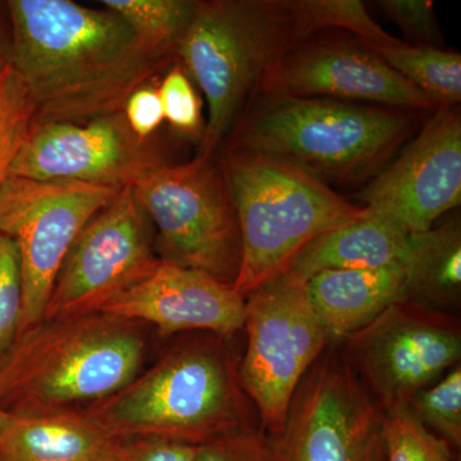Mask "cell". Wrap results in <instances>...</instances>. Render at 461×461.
Here are the masks:
<instances>
[{
  "instance_id": "cell-1",
  "label": "cell",
  "mask_w": 461,
  "mask_h": 461,
  "mask_svg": "<svg viewBox=\"0 0 461 461\" xmlns=\"http://www.w3.org/2000/svg\"><path fill=\"white\" fill-rule=\"evenodd\" d=\"M9 63L32 95L36 124L84 123L123 111L171 65L107 8L72 0H9Z\"/></svg>"
},
{
  "instance_id": "cell-2",
  "label": "cell",
  "mask_w": 461,
  "mask_h": 461,
  "mask_svg": "<svg viewBox=\"0 0 461 461\" xmlns=\"http://www.w3.org/2000/svg\"><path fill=\"white\" fill-rule=\"evenodd\" d=\"M230 338L208 333L173 348L140 377L85 411L114 439L156 438L200 446L260 429L240 384Z\"/></svg>"
},
{
  "instance_id": "cell-3",
  "label": "cell",
  "mask_w": 461,
  "mask_h": 461,
  "mask_svg": "<svg viewBox=\"0 0 461 461\" xmlns=\"http://www.w3.org/2000/svg\"><path fill=\"white\" fill-rule=\"evenodd\" d=\"M424 113L330 99L259 96L222 150L286 160L330 186L364 184L420 131Z\"/></svg>"
},
{
  "instance_id": "cell-4",
  "label": "cell",
  "mask_w": 461,
  "mask_h": 461,
  "mask_svg": "<svg viewBox=\"0 0 461 461\" xmlns=\"http://www.w3.org/2000/svg\"><path fill=\"white\" fill-rule=\"evenodd\" d=\"M144 354L131 321L102 313L42 320L0 357V408L41 414L99 402L138 377Z\"/></svg>"
},
{
  "instance_id": "cell-5",
  "label": "cell",
  "mask_w": 461,
  "mask_h": 461,
  "mask_svg": "<svg viewBox=\"0 0 461 461\" xmlns=\"http://www.w3.org/2000/svg\"><path fill=\"white\" fill-rule=\"evenodd\" d=\"M220 156L241 232L232 286L242 297L290 271L314 240L366 214L363 205L286 160L238 149Z\"/></svg>"
},
{
  "instance_id": "cell-6",
  "label": "cell",
  "mask_w": 461,
  "mask_h": 461,
  "mask_svg": "<svg viewBox=\"0 0 461 461\" xmlns=\"http://www.w3.org/2000/svg\"><path fill=\"white\" fill-rule=\"evenodd\" d=\"M300 41L290 0L196 2L176 63L208 104L199 154L221 153L256 102L264 76Z\"/></svg>"
},
{
  "instance_id": "cell-7",
  "label": "cell",
  "mask_w": 461,
  "mask_h": 461,
  "mask_svg": "<svg viewBox=\"0 0 461 461\" xmlns=\"http://www.w3.org/2000/svg\"><path fill=\"white\" fill-rule=\"evenodd\" d=\"M142 212L156 227L165 262L233 285L241 266V232L220 154L162 166L132 185Z\"/></svg>"
},
{
  "instance_id": "cell-8",
  "label": "cell",
  "mask_w": 461,
  "mask_h": 461,
  "mask_svg": "<svg viewBox=\"0 0 461 461\" xmlns=\"http://www.w3.org/2000/svg\"><path fill=\"white\" fill-rule=\"evenodd\" d=\"M244 330L240 384L264 435L275 436L305 373L333 341L309 299L308 278L294 269L245 297Z\"/></svg>"
},
{
  "instance_id": "cell-9",
  "label": "cell",
  "mask_w": 461,
  "mask_h": 461,
  "mask_svg": "<svg viewBox=\"0 0 461 461\" xmlns=\"http://www.w3.org/2000/svg\"><path fill=\"white\" fill-rule=\"evenodd\" d=\"M386 414L333 342L297 386L271 461H386Z\"/></svg>"
},
{
  "instance_id": "cell-10",
  "label": "cell",
  "mask_w": 461,
  "mask_h": 461,
  "mask_svg": "<svg viewBox=\"0 0 461 461\" xmlns=\"http://www.w3.org/2000/svg\"><path fill=\"white\" fill-rule=\"evenodd\" d=\"M336 345L381 411L393 415L408 411L418 393L460 364L461 321L396 302Z\"/></svg>"
},
{
  "instance_id": "cell-11",
  "label": "cell",
  "mask_w": 461,
  "mask_h": 461,
  "mask_svg": "<svg viewBox=\"0 0 461 461\" xmlns=\"http://www.w3.org/2000/svg\"><path fill=\"white\" fill-rule=\"evenodd\" d=\"M121 190L16 176L0 186V230L16 244L23 277L18 333L44 320L54 281L76 238Z\"/></svg>"
},
{
  "instance_id": "cell-12",
  "label": "cell",
  "mask_w": 461,
  "mask_h": 461,
  "mask_svg": "<svg viewBox=\"0 0 461 461\" xmlns=\"http://www.w3.org/2000/svg\"><path fill=\"white\" fill-rule=\"evenodd\" d=\"M151 224L123 187L78 233L60 266L44 320L96 314L159 264Z\"/></svg>"
},
{
  "instance_id": "cell-13",
  "label": "cell",
  "mask_w": 461,
  "mask_h": 461,
  "mask_svg": "<svg viewBox=\"0 0 461 461\" xmlns=\"http://www.w3.org/2000/svg\"><path fill=\"white\" fill-rule=\"evenodd\" d=\"M259 96L321 98L435 112V103L353 35L315 33L297 42L264 76Z\"/></svg>"
},
{
  "instance_id": "cell-14",
  "label": "cell",
  "mask_w": 461,
  "mask_h": 461,
  "mask_svg": "<svg viewBox=\"0 0 461 461\" xmlns=\"http://www.w3.org/2000/svg\"><path fill=\"white\" fill-rule=\"evenodd\" d=\"M364 208L406 233L424 232L461 203L459 105L437 108L360 194Z\"/></svg>"
},
{
  "instance_id": "cell-15",
  "label": "cell",
  "mask_w": 461,
  "mask_h": 461,
  "mask_svg": "<svg viewBox=\"0 0 461 461\" xmlns=\"http://www.w3.org/2000/svg\"><path fill=\"white\" fill-rule=\"evenodd\" d=\"M166 165L157 145L140 140L121 111L84 123L35 124L11 176L123 189Z\"/></svg>"
},
{
  "instance_id": "cell-16",
  "label": "cell",
  "mask_w": 461,
  "mask_h": 461,
  "mask_svg": "<svg viewBox=\"0 0 461 461\" xmlns=\"http://www.w3.org/2000/svg\"><path fill=\"white\" fill-rule=\"evenodd\" d=\"M99 313L131 323L147 321L162 336L200 330L233 338L244 330L245 297L208 273L160 260Z\"/></svg>"
},
{
  "instance_id": "cell-17",
  "label": "cell",
  "mask_w": 461,
  "mask_h": 461,
  "mask_svg": "<svg viewBox=\"0 0 461 461\" xmlns=\"http://www.w3.org/2000/svg\"><path fill=\"white\" fill-rule=\"evenodd\" d=\"M402 263L372 269H326L308 278L315 313L333 342L357 332L393 303L402 302Z\"/></svg>"
},
{
  "instance_id": "cell-18",
  "label": "cell",
  "mask_w": 461,
  "mask_h": 461,
  "mask_svg": "<svg viewBox=\"0 0 461 461\" xmlns=\"http://www.w3.org/2000/svg\"><path fill=\"white\" fill-rule=\"evenodd\" d=\"M114 438L85 411L12 414L0 421V461H102Z\"/></svg>"
},
{
  "instance_id": "cell-19",
  "label": "cell",
  "mask_w": 461,
  "mask_h": 461,
  "mask_svg": "<svg viewBox=\"0 0 461 461\" xmlns=\"http://www.w3.org/2000/svg\"><path fill=\"white\" fill-rule=\"evenodd\" d=\"M409 236L386 218L366 209L359 220L314 240L291 269L309 278L326 269H372L402 263Z\"/></svg>"
},
{
  "instance_id": "cell-20",
  "label": "cell",
  "mask_w": 461,
  "mask_h": 461,
  "mask_svg": "<svg viewBox=\"0 0 461 461\" xmlns=\"http://www.w3.org/2000/svg\"><path fill=\"white\" fill-rule=\"evenodd\" d=\"M402 266V302L456 314L461 303L460 218L451 217L424 232L411 233Z\"/></svg>"
},
{
  "instance_id": "cell-21",
  "label": "cell",
  "mask_w": 461,
  "mask_h": 461,
  "mask_svg": "<svg viewBox=\"0 0 461 461\" xmlns=\"http://www.w3.org/2000/svg\"><path fill=\"white\" fill-rule=\"evenodd\" d=\"M373 50L397 74L429 96L437 108L460 104L461 56L457 51L418 47L402 41Z\"/></svg>"
},
{
  "instance_id": "cell-22",
  "label": "cell",
  "mask_w": 461,
  "mask_h": 461,
  "mask_svg": "<svg viewBox=\"0 0 461 461\" xmlns=\"http://www.w3.org/2000/svg\"><path fill=\"white\" fill-rule=\"evenodd\" d=\"M100 5L122 18L149 50L172 63L196 7L194 0H102Z\"/></svg>"
},
{
  "instance_id": "cell-23",
  "label": "cell",
  "mask_w": 461,
  "mask_h": 461,
  "mask_svg": "<svg viewBox=\"0 0 461 461\" xmlns=\"http://www.w3.org/2000/svg\"><path fill=\"white\" fill-rule=\"evenodd\" d=\"M303 41L315 33H348L371 48L396 44L399 39L384 32L359 0H291Z\"/></svg>"
},
{
  "instance_id": "cell-24",
  "label": "cell",
  "mask_w": 461,
  "mask_h": 461,
  "mask_svg": "<svg viewBox=\"0 0 461 461\" xmlns=\"http://www.w3.org/2000/svg\"><path fill=\"white\" fill-rule=\"evenodd\" d=\"M36 124L32 95L16 69L0 65V186Z\"/></svg>"
},
{
  "instance_id": "cell-25",
  "label": "cell",
  "mask_w": 461,
  "mask_h": 461,
  "mask_svg": "<svg viewBox=\"0 0 461 461\" xmlns=\"http://www.w3.org/2000/svg\"><path fill=\"white\" fill-rule=\"evenodd\" d=\"M424 429L453 447H461V366H453L438 381L424 388L408 409Z\"/></svg>"
},
{
  "instance_id": "cell-26",
  "label": "cell",
  "mask_w": 461,
  "mask_h": 461,
  "mask_svg": "<svg viewBox=\"0 0 461 461\" xmlns=\"http://www.w3.org/2000/svg\"><path fill=\"white\" fill-rule=\"evenodd\" d=\"M386 461H456L453 447L412 418L409 411L386 415Z\"/></svg>"
},
{
  "instance_id": "cell-27",
  "label": "cell",
  "mask_w": 461,
  "mask_h": 461,
  "mask_svg": "<svg viewBox=\"0 0 461 461\" xmlns=\"http://www.w3.org/2000/svg\"><path fill=\"white\" fill-rule=\"evenodd\" d=\"M23 314V277L14 240L0 230V357L18 335Z\"/></svg>"
},
{
  "instance_id": "cell-28",
  "label": "cell",
  "mask_w": 461,
  "mask_h": 461,
  "mask_svg": "<svg viewBox=\"0 0 461 461\" xmlns=\"http://www.w3.org/2000/svg\"><path fill=\"white\" fill-rule=\"evenodd\" d=\"M157 87L165 112V121L185 135L202 132V99L193 81L178 63H173Z\"/></svg>"
},
{
  "instance_id": "cell-29",
  "label": "cell",
  "mask_w": 461,
  "mask_h": 461,
  "mask_svg": "<svg viewBox=\"0 0 461 461\" xmlns=\"http://www.w3.org/2000/svg\"><path fill=\"white\" fill-rule=\"evenodd\" d=\"M378 7L402 30L408 44L442 48L444 38L430 0H382Z\"/></svg>"
},
{
  "instance_id": "cell-30",
  "label": "cell",
  "mask_w": 461,
  "mask_h": 461,
  "mask_svg": "<svg viewBox=\"0 0 461 461\" xmlns=\"http://www.w3.org/2000/svg\"><path fill=\"white\" fill-rule=\"evenodd\" d=\"M194 461H271L262 429L239 430L198 446Z\"/></svg>"
},
{
  "instance_id": "cell-31",
  "label": "cell",
  "mask_w": 461,
  "mask_h": 461,
  "mask_svg": "<svg viewBox=\"0 0 461 461\" xmlns=\"http://www.w3.org/2000/svg\"><path fill=\"white\" fill-rule=\"evenodd\" d=\"M196 448L166 439H114L102 461H194Z\"/></svg>"
},
{
  "instance_id": "cell-32",
  "label": "cell",
  "mask_w": 461,
  "mask_h": 461,
  "mask_svg": "<svg viewBox=\"0 0 461 461\" xmlns=\"http://www.w3.org/2000/svg\"><path fill=\"white\" fill-rule=\"evenodd\" d=\"M123 114L130 129L140 140H150L165 122V112L156 85L145 84L133 91L124 103Z\"/></svg>"
},
{
  "instance_id": "cell-33",
  "label": "cell",
  "mask_w": 461,
  "mask_h": 461,
  "mask_svg": "<svg viewBox=\"0 0 461 461\" xmlns=\"http://www.w3.org/2000/svg\"><path fill=\"white\" fill-rule=\"evenodd\" d=\"M9 62V32L0 26V65Z\"/></svg>"
},
{
  "instance_id": "cell-34",
  "label": "cell",
  "mask_w": 461,
  "mask_h": 461,
  "mask_svg": "<svg viewBox=\"0 0 461 461\" xmlns=\"http://www.w3.org/2000/svg\"><path fill=\"white\" fill-rule=\"evenodd\" d=\"M5 412H7V411H3L2 408H0V421H2L3 418H5Z\"/></svg>"
},
{
  "instance_id": "cell-35",
  "label": "cell",
  "mask_w": 461,
  "mask_h": 461,
  "mask_svg": "<svg viewBox=\"0 0 461 461\" xmlns=\"http://www.w3.org/2000/svg\"><path fill=\"white\" fill-rule=\"evenodd\" d=\"M456 461H460V460H456Z\"/></svg>"
}]
</instances>
